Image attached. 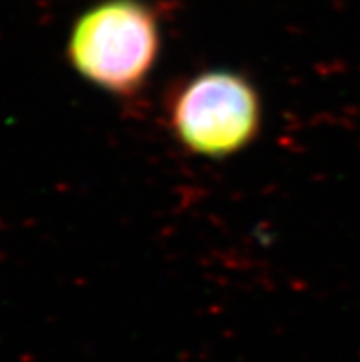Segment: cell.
Here are the masks:
<instances>
[{
	"label": "cell",
	"mask_w": 360,
	"mask_h": 362,
	"mask_svg": "<svg viewBox=\"0 0 360 362\" xmlns=\"http://www.w3.org/2000/svg\"><path fill=\"white\" fill-rule=\"evenodd\" d=\"M160 48L158 13L146 0H100L74 21L66 55L87 83L132 98L149 81Z\"/></svg>",
	"instance_id": "obj_1"
},
{
	"label": "cell",
	"mask_w": 360,
	"mask_h": 362,
	"mask_svg": "<svg viewBox=\"0 0 360 362\" xmlns=\"http://www.w3.org/2000/svg\"><path fill=\"white\" fill-rule=\"evenodd\" d=\"M260 90L245 74L230 69L197 72L171 87L166 122L175 142L190 155L228 158L260 136Z\"/></svg>",
	"instance_id": "obj_2"
}]
</instances>
